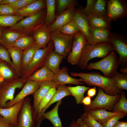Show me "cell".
<instances>
[{
  "mask_svg": "<svg viewBox=\"0 0 127 127\" xmlns=\"http://www.w3.org/2000/svg\"><path fill=\"white\" fill-rule=\"evenodd\" d=\"M70 75L74 77H80L84 83L88 85L98 87L109 95H115L121 93V90L117 87L112 78L102 75L99 72L86 73L71 72Z\"/></svg>",
  "mask_w": 127,
  "mask_h": 127,
  "instance_id": "6da1fadb",
  "label": "cell"
},
{
  "mask_svg": "<svg viewBox=\"0 0 127 127\" xmlns=\"http://www.w3.org/2000/svg\"><path fill=\"white\" fill-rule=\"evenodd\" d=\"M114 51L113 45L110 42H103L94 44L88 43L83 48L77 65L81 69L87 68L89 61L95 58H104Z\"/></svg>",
  "mask_w": 127,
  "mask_h": 127,
  "instance_id": "7a4b0ae2",
  "label": "cell"
},
{
  "mask_svg": "<svg viewBox=\"0 0 127 127\" xmlns=\"http://www.w3.org/2000/svg\"><path fill=\"white\" fill-rule=\"evenodd\" d=\"M46 11V8L43 9L35 15L24 18L13 26L8 28L30 36L45 23Z\"/></svg>",
  "mask_w": 127,
  "mask_h": 127,
  "instance_id": "3957f363",
  "label": "cell"
},
{
  "mask_svg": "<svg viewBox=\"0 0 127 127\" xmlns=\"http://www.w3.org/2000/svg\"><path fill=\"white\" fill-rule=\"evenodd\" d=\"M119 65L117 54L113 51L101 60L95 62H90L86 69L88 70H99L103 73V76L111 78L117 71Z\"/></svg>",
  "mask_w": 127,
  "mask_h": 127,
  "instance_id": "277c9868",
  "label": "cell"
},
{
  "mask_svg": "<svg viewBox=\"0 0 127 127\" xmlns=\"http://www.w3.org/2000/svg\"><path fill=\"white\" fill-rule=\"evenodd\" d=\"M54 49L53 43L51 40L45 48L37 50L30 63L22 71L21 78L26 79L35 71L42 67L44 65L48 55Z\"/></svg>",
  "mask_w": 127,
  "mask_h": 127,
  "instance_id": "5b68a950",
  "label": "cell"
},
{
  "mask_svg": "<svg viewBox=\"0 0 127 127\" xmlns=\"http://www.w3.org/2000/svg\"><path fill=\"white\" fill-rule=\"evenodd\" d=\"M26 81L17 76L4 80L0 86V108H4L6 103L14 98L16 90L23 87Z\"/></svg>",
  "mask_w": 127,
  "mask_h": 127,
  "instance_id": "8992f818",
  "label": "cell"
},
{
  "mask_svg": "<svg viewBox=\"0 0 127 127\" xmlns=\"http://www.w3.org/2000/svg\"><path fill=\"white\" fill-rule=\"evenodd\" d=\"M51 40L54 44V51L63 59L66 58L71 52L74 35L64 34L58 29L51 32Z\"/></svg>",
  "mask_w": 127,
  "mask_h": 127,
  "instance_id": "52a82bcc",
  "label": "cell"
},
{
  "mask_svg": "<svg viewBox=\"0 0 127 127\" xmlns=\"http://www.w3.org/2000/svg\"><path fill=\"white\" fill-rule=\"evenodd\" d=\"M120 96L121 94L115 95L107 94L103 89L99 87L98 94L95 98L91 101L89 105L84 106L83 109L86 112L98 108L111 110L114 104L119 100Z\"/></svg>",
  "mask_w": 127,
  "mask_h": 127,
  "instance_id": "ba28073f",
  "label": "cell"
},
{
  "mask_svg": "<svg viewBox=\"0 0 127 127\" xmlns=\"http://www.w3.org/2000/svg\"><path fill=\"white\" fill-rule=\"evenodd\" d=\"M31 98L26 97L17 116L16 127H35L36 119Z\"/></svg>",
  "mask_w": 127,
  "mask_h": 127,
  "instance_id": "9c48e42d",
  "label": "cell"
},
{
  "mask_svg": "<svg viewBox=\"0 0 127 127\" xmlns=\"http://www.w3.org/2000/svg\"><path fill=\"white\" fill-rule=\"evenodd\" d=\"M106 17L111 23L127 16V3L125 0H108Z\"/></svg>",
  "mask_w": 127,
  "mask_h": 127,
  "instance_id": "30bf717a",
  "label": "cell"
},
{
  "mask_svg": "<svg viewBox=\"0 0 127 127\" xmlns=\"http://www.w3.org/2000/svg\"><path fill=\"white\" fill-rule=\"evenodd\" d=\"M87 43L86 38L80 31L74 35L71 50L67 56V61L72 65H77L83 50Z\"/></svg>",
  "mask_w": 127,
  "mask_h": 127,
  "instance_id": "8fae6325",
  "label": "cell"
},
{
  "mask_svg": "<svg viewBox=\"0 0 127 127\" xmlns=\"http://www.w3.org/2000/svg\"><path fill=\"white\" fill-rule=\"evenodd\" d=\"M110 43L113 45L114 51L119 56V65L122 68L127 67V42L124 36L115 33H111Z\"/></svg>",
  "mask_w": 127,
  "mask_h": 127,
  "instance_id": "7c38bea8",
  "label": "cell"
},
{
  "mask_svg": "<svg viewBox=\"0 0 127 127\" xmlns=\"http://www.w3.org/2000/svg\"><path fill=\"white\" fill-rule=\"evenodd\" d=\"M41 83L27 80L21 90L12 100L8 102L4 108L11 107L17 103L24 99L27 96L33 93L40 87Z\"/></svg>",
  "mask_w": 127,
  "mask_h": 127,
  "instance_id": "4fadbf2b",
  "label": "cell"
},
{
  "mask_svg": "<svg viewBox=\"0 0 127 127\" xmlns=\"http://www.w3.org/2000/svg\"><path fill=\"white\" fill-rule=\"evenodd\" d=\"M77 2L71 5L65 10L58 15L53 23L48 28L51 32L59 28L71 21L73 19L75 12V6Z\"/></svg>",
  "mask_w": 127,
  "mask_h": 127,
  "instance_id": "5bb4252c",
  "label": "cell"
},
{
  "mask_svg": "<svg viewBox=\"0 0 127 127\" xmlns=\"http://www.w3.org/2000/svg\"><path fill=\"white\" fill-rule=\"evenodd\" d=\"M59 85L53 81H47L41 83L39 88L33 94V105L34 116L36 119L38 107L40 103L43 98L47 94L51 88L57 87Z\"/></svg>",
  "mask_w": 127,
  "mask_h": 127,
  "instance_id": "9a60e30c",
  "label": "cell"
},
{
  "mask_svg": "<svg viewBox=\"0 0 127 127\" xmlns=\"http://www.w3.org/2000/svg\"><path fill=\"white\" fill-rule=\"evenodd\" d=\"M24 99L6 108H0V115L14 127H16L19 112L23 104Z\"/></svg>",
  "mask_w": 127,
  "mask_h": 127,
  "instance_id": "2e32d148",
  "label": "cell"
},
{
  "mask_svg": "<svg viewBox=\"0 0 127 127\" xmlns=\"http://www.w3.org/2000/svg\"><path fill=\"white\" fill-rule=\"evenodd\" d=\"M73 20L80 31L86 37L88 43L92 44L89 30V26L87 16L83 13L82 9H78L75 10Z\"/></svg>",
  "mask_w": 127,
  "mask_h": 127,
  "instance_id": "e0dca14e",
  "label": "cell"
},
{
  "mask_svg": "<svg viewBox=\"0 0 127 127\" xmlns=\"http://www.w3.org/2000/svg\"><path fill=\"white\" fill-rule=\"evenodd\" d=\"M53 81L58 85L71 84L78 85L84 83L82 79H76L72 77L68 74V70L66 67H63L54 74Z\"/></svg>",
  "mask_w": 127,
  "mask_h": 127,
  "instance_id": "ac0fdd59",
  "label": "cell"
},
{
  "mask_svg": "<svg viewBox=\"0 0 127 127\" xmlns=\"http://www.w3.org/2000/svg\"><path fill=\"white\" fill-rule=\"evenodd\" d=\"M32 37L36 44L44 48L51 40V32L44 23L34 32Z\"/></svg>",
  "mask_w": 127,
  "mask_h": 127,
  "instance_id": "d6986e66",
  "label": "cell"
},
{
  "mask_svg": "<svg viewBox=\"0 0 127 127\" xmlns=\"http://www.w3.org/2000/svg\"><path fill=\"white\" fill-rule=\"evenodd\" d=\"M92 44L103 42H110L111 33L110 30L105 28L89 27Z\"/></svg>",
  "mask_w": 127,
  "mask_h": 127,
  "instance_id": "ffe728a7",
  "label": "cell"
},
{
  "mask_svg": "<svg viewBox=\"0 0 127 127\" xmlns=\"http://www.w3.org/2000/svg\"><path fill=\"white\" fill-rule=\"evenodd\" d=\"M21 34L8 28H4L1 34L0 45L7 49L13 47L15 43Z\"/></svg>",
  "mask_w": 127,
  "mask_h": 127,
  "instance_id": "44dd1931",
  "label": "cell"
},
{
  "mask_svg": "<svg viewBox=\"0 0 127 127\" xmlns=\"http://www.w3.org/2000/svg\"><path fill=\"white\" fill-rule=\"evenodd\" d=\"M46 7L45 0H36L24 8L19 10L15 16H21L24 17L32 16Z\"/></svg>",
  "mask_w": 127,
  "mask_h": 127,
  "instance_id": "7402d4cb",
  "label": "cell"
},
{
  "mask_svg": "<svg viewBox=\"0 0 127 127\" xmlns=\"http://www.w3.org/2000/svg\"><path fill=\"white\" fill-rule=\"evenodd\" d=\"M57 88L50 100L40 114L36 117V122L43 116L46 111L52 104L55 102L61 100L62 98L66 96L72 95L67 86L65 85H59Z\"/></svg>",
  "mask_w": 127,
  "mask_h": 127,
  "instance_id": "603a6c76",
  "label": "cell"
},
{
  "mask_svg": "<svg viewBox=\"0 0 127 127\" xmlns=\"http://www.w3.org/2000/svg\"><path fill=\"white\" fill-rule=\"evenodd\" d=\"M7 50L12 60V67L17 76L21 77L23 51L14 46L9 48Z\"/></svg>",
  "mask_w": 127,
  "mask_h": 127,
  "instance_id": "cb8c5ba5",
  "label": "cell"
},
{
  "mask_svg": "<svg viewBox=\"0 0 127 127\" xmlns=\"http://www.w3.org/2000/svg\"><path fill=\"white\" fill-rule=\"evenodd\" d=\"M63 59L62 56L52 51L48 55L44 65L55 74L60 69V65Z\"/></svg>",
  "mask_w": 127,
  "mask_h": 127,
  "instance_id": "d4e9b609",
  "label": "cell"
},
{
  "mask_svg": "<svg viewBox=\"0 0 127 127\" xmlns=\"http://www.w3.org/2000/svg\"><path fill=\"white\" fill-rule=\"evenodd\" d=\"M54 74L47 68L44 65L28 77L27 80L42 83L53 81Z\"/></svg>",
  "mask_w": 127,
  "mask_h": 127,
  "instance_id": "484cf974",
  "label": "cell"
},
{
  "mask_svg": "<svg viewBox=\"0 0 127 127\" xmlns=\"http://www.w3.org/2000/svg\"><path fill=\"white\" fill-rule=\"evenodd\" d=\"M87 112L92 118L101 124L107 119L112 117L126 114L123 112H115L109 111L103 108L95 109Z\"/></svg>",
  "mask_w": 127,
  "mask_h": 127,
  "instance_id": "4316f807",
  "label": "cell"
},
{
  "mask_svg": "<svg viewBox=\"0 0 127 127\" xmlns=\"http://www.w3.org/2000/svg\"><path fill=\"white\" fill-rule=\"evenodd\" d=\"M90 27L92 28H106L111 29V23L105 16L91 15L87 16Z\"/></svg>",
  "mask_w": 127,
  "mask_h": 127,
  "instance_id": "83f0119b",
  "label": "cell"
},
{
  "mask_svg": "<svg viewBox=\"0 0 127 127\" xmlns=\"http://www.w3.org/2000/svg\"><path fill=\"white\" fill-rule=\"evenodd\" d=\"M62 103V100L58 101L52 110L45 113L43 115L44 119H48L51 122L54 127H63L58 114L59 107Z\"/></svg>",
  "mask_w": 127,
  "mask_h": 127,
  "instance_id": "f1b7e54d",
  "label": "cell"
},
{
  "mask_svg": "<svg viewBox=\"0 0 127 127\" xmlns=\"http://www.w3.org/2000/svg\"><path fill=\"white\" fill-rule=\"evenodd\" d=\"M45 1L46 11L45 23L49 27L53 23L56 17L55 13L56 0Z\"/></svg>",
  "mask_w": 127,
  "mask_h": 127,
  "instance_id": "f546056e",
  "label": "cell"
},
{
  "mask_svg": "<svg viewBox=\"0 0 127 127\" xmlns=\"http://www.w3.org/2000/svg\"><path fill=\"white\" fill-rule=\"evenodd\" d=\"M41 48L35 44L23 51L21 62L22 71L30 64L37 50Z\"/></svg>",
  "mask_w": 127,
  "mask_h": 127,
  "instance_id": "4dcf8cb0",
  "label": "cell"
},
{
  "mask_svg": "<svg viewBox=\"0 0 127 127\" xmlns=\"http://www.w3.org/2000/svg\"><path fill=\"white\" fill-rule=\"evenodd\" d=\"M35 44V41L32 36L22 34L21 36L15 43L14 46L23 51Z\"/></svg>",
  "mask_w": 127,
  "mask_h": 127,
  "instance_id": "1f68e13d",
  "label": "cell"
},
{
  "mask_svg": "<svg viewBox=\"0 0 127 127\" xmlns=\"http://www.w3.org/2000/svg\"><path fill=\"white\" fill-rule=\"evenodd\" d=\"M72 95L75 98L77 104L81 103L84 98L85 91L90 88L84 86L77 85L75 87H67Z\"/></svg>",
  "mask_w": 127,
  "mask_h": 127,
  "instance_id": "d6a6232c",
  "label": "cell"
},
{
  "mask_svg": "<svg viewBox=\"0 0 127 127\" xmlns=\"http://www.w3.org/2000/svg\"><path fill=\"white\" fill-rule=\"evenodd\" d=\"M108 1L107 0H96L89 15H99L106 17L107 6Z\"/></svg>",
  "mask_w": 127,
  "mask_h": 127,
  "instance_id": "836d02e7",
  "label": "cell"
},
{
  "mask_svg": "<svg viewBox=\"0 0 127 127\" xmlns=\"http://www.w3.org/2000/svg\"><path fill=\"white\" fill-rule=\"evenodd\" d=\"M24 18L17 16L0 15V26L4 28L10 27Z\"/></svg>",
  "mask_w": 127,
  "mask_h": 127,
  "instance_id": "e575fe53",
  "label": "cell"
},
{
  "mask_svg": "<svg viewBox=\"0 0 127 127\" xmlns=\"http://www.w3.org/2000/svg\"><path fill=\"white\" fill-rule=\"evenodd\" d=\"M111 78L119 89L127 90V74L120 73L117 71Z\"/></svg>",
  "mask_w": 127,
  "mask_h": 127,
  "instance_id": "d590c367",
  "label": "cell"
},
{
  "mask_svg": "<svg viewBox=\"0 0 127 127\" xmlns=\"http://www.w3.org/2000/svg\"><path fill=\"white\" fill-rule=\"evenodd\" d=\"M112 109L113 112H123L127 114V100L123 91H122L119 100L114 104Z\"/></svg>",
  "mask_w": 127,
  "mask_h": 127,
  "instance_id": "8d00e7d4",
  "label": "cell"
},
{
  "mask_svg": "<svg viewBox=\"0 0 127 127\" xmlns=\"http://www.w3.org/2000/svg\"><path fill=\"white\" fill-rule=\"evenodd\" d=\"M62 33L68 35H74L80 31L73 20L58 29Z\"/></svg>",
  "mask_w": 127,
  "mask_h": 127,
  "instance_id": "74e56055",
  "label": "cell"
},
{
  "mask_svg": "<svg viewBox=\"0 0 127 127\" xmlns=\"http://www.w3.org/2000/svg\"><path fill=\"white\" fill-rule=\"evenodd\" d=\"M0 75L4 80L10 79L17 77L15 76L11 69L1 60H0Z\"/></svg>",
  "mask_w": 127,
  "mask_h": 127,
  "instance_id": "f35d334b",
  "label": "cell"
},
{
  "mask_svg": "<svg viewBox=\"0 0 127 127\" xmlns=\"http://www.w3.org/2000/svg\"><path fill=\"white\" fill-rule=\"evenodd\" d=\"M56 88L53 87L50 89L47 94L42 99L38 107L37 117L40 114L50 100L56 90Z\"/></svg>",
  "mask_w": 127,
  "mask_h": 127,
  "instance_id": "ab89813d",
  "label": "cell"
},
{
  "mask_svg": "<svg viewBox=\"0 0 127 127\" xmlns=\"http://www.w3.org/2000/svg\"><path fill=\"white\" fill-rule=\"evenodd\" d=\"M19 10L13 8L11 5L6 4H0V15L15 16Z\"/></svg>",
  "mask_w": 127,
  "mask_h": 127,
  "instance_id": "60d3db41",
  "label": "cell"
},
{
  "mask_svg": "<svg viewBox=\"0 0 127 127\" xmlns=\"http://www.w3.org/2000/svg\"><path fill=\"white\" fill-rule=\"evenodd\" d=\"M81 118L87 127H103L101 124L92 118L87 112H85L81 115Z\"/></svg>",
  "mask_w": 127,
  "mask_h": 127,
  "instance_id": "b9f144b4",
  "label": "cell"
},
{
  "mask_svg": "<svg viewBox=\"0 0 127 127\" xmlns=\"http://www.w3.org/2000/svg\"><path fill=\"white\" fill-rule=\"evenodd\" d=\"M58 15L67 9L71 5L77 2L74 0H57Z\"/></svg>",
  "mask_w": 127,
  "mask_h": 127,
  "instance_id": "7bdbcfd3",
  "label": "cell"
},
{
  "mask_svg": "<svg viewBox=\"0 0 127 127\" xmlns=\"http://www.w3.org/2000/svg\"><path fill=\"white\" fill-rule=\"evenodd\" d=\"M127 114H124L112 117L106 120L101 125L103 127H113L118 121L126 116Z\"/></svg>",
  "mask_w": 127,
  "mask_h": 127,
  "instance_id": "ee69618b",
  "label": "cell"
},
{
  "mask_svg": "<svg viewBox=\"0 0 127 127\" xmlns=\"http://www.w3.org/2000/svg\"><path fill=\"white\" fill-rule=\"evenodd\" d=\"M36 0H16L11 4L13 8L19 10L22 9Z\"/></svg>",
  "mask_w": 127,
  "mask_h": 127,
  "instance_id": "f6af8a7d",
  "label": "cell"
},
{
  "mask_svg": "<svg viewBox=\"0 0 127 127\" xmlns=\"http://www.w3.org/2000/svg\"><path fill=\"white\" fill-rule=\"evenodd\" d=\"M0 60L7 63L12 67V61L7 49L1 45H0Z\"/></svg>",
  "mask_w": 127,
  "mask_h": 127,
  "instance_id": "bcb514c9",
  "label": "cell"
},
{
  "mask_svg": "<svg viewBox=\"0 0 127 127\" xmlns=\"http://www.w3.org/2000/svg\"><path fill=\"white\" fill-rule=\"evenodd\" d=\"M96 1V0H87L85 7L82 9L83 13L86 16L90 15Z\"/></svg>",
  "mask_w": 127,
  "mask_h": 127,
  "instance_id": "7dc6e473",
  "label": "cell"
},
{
  "mask_svg": "<svg viewBox=\"0 0 127 127\" xmlns=\"http://www.w3.org/2000/svg\"><path fill=\"white\" fill-rule=\"evenodd\" d=\"M0 127H14L0 115Z\"/></svg>",
  "mask_w": 127,
  "mask_h": 127,
  "instance_id": "c3c4849f",
  "label": "cell"
},
{
  "mask_svg": "<svg viewBox=\"0 0 127 127\" xmlns=\"http://www.w3.org/2000/svg\"><path fill=\"white\" fill-rule=\"evenodd\" d=\"M96 89L95 87L93 88H90L87 91V96L92 97L94 96L96 94Z\"/></svg>",
  "mask_w": 127,
  "mask_h": 127,
  "instance_id": "681fc988",
  "label": "cell"
},
{
  "mask_svg": "<svg viewBox=\"0 0 127 127\" xmlns=\"http://www.w3.org/2000/svg\"><path fill=\"white\" fill-rule=\"evenodd\" d=\"M91 97L87 96L83 98L80 103H83L84 106H88L91 104Z\"/></svg>",
  "mask_w": 127,
  "mask_h": 127,
  "instance_id": "f907efd6",
  "label": "cell"
},
{
  "mask_svg": "<svg viewBox=\"0 0 127 127\" xmlns=\"http://www.w3.org/2000/svg\"><path fill=\"white\" fill-rule=\"evenodd\" d=\"M113 127H127V122L118 121Z\"/></svg>",
  "mask_w": 127,
  "mask_h": 127,
  "instance_id": "816d5d0a",
  "label": "cell"
},
{
  "mask_svg": "<svg viewBox=\"0 0 127 127\" xmlns=\"http://www.w3.org/2000/svg\"><path fill=\"white\" fill-rule=\"evenodd\" d=\"M76 122L80 127H87L85 123L81 118L78 119Z\"/></svg>",
  "mask_w": 127,
  "mask_h": 127,
  "instance_id": "f5cc1de1",
  "label": "cell"
},
{
  "mask_svg": "<svg viewBox=\"0 0 127 127\" xmlns=\"http://www.w3.org/2000/svg\"><path fill=\"white\" fill-rule=\"evenodd\" d=\"M16 0H2L0 3V4H6L11 5Z\"/></svg>",
  "mask_w": 127,
  "mask_h": 127,
  "instance_id": "db71d44e",
  "label": "cell"
},
{
  "mask_svg": "<svg viewBox=\"0 0 127 127\" xmlns=\"http://www.w3.org/2000/svg\"><path fill=\"white\" fill-rule=\"evenodd\" d=\"M44 119L43 116L40 118L36 122V127H40L42 121Z\"/></svg>",
  "mask_w": 127,
  "mask_h": 127,
  "instance_id": "11a10c76",
  "label": "cell"
},
{
  "mask_svg": "<svg viewBox=\"0 0 127 127\" xmlns=\"http://www.w3.org/2000/svg\"><path fill=\"white\" fill-rule=\"evenodd\" d=\"M69 127H80L79 125L77 123L76 121L74 120L72 121Z\"/></svg>",
  "mask_w": 127,
  "mask_h": 127,
  "instance_id": "9f6ffc18",
  "label": "cell"
},
{
  "mask_svg": "<svg viewBox=\"0 0 127 127\" xmlns=\"http://www.w3.org/2000/svg\"><path fill=\"white\" fill-rule=\"evenodd\" d=\"M119 71L123 73L127 74V67L122 68L120 69Z\"/></svg>",
  "mask_w": 127,
  "mask_h": 127,
  "instance_id": "6f0895ef",
  "label": "cell"
},
{
  "mask_svg": "<svg viewBox=\"0 0 127 127\" xmlns=\"http://www.w3.org/2000/svg\"><path fill=\"white\" fill-rule=\"evenodd\" d=\"M4 28L0 26V45L1 43V36L2 31Z\"/></svg>",
  "mask_w": 127,
  "mask_h": 127,
  "instance_id": "680465c9",
  "label": "cell"
},
{
  "mask_svg": "<svg viewBox=\"0 0 127 127\" xmlns=\"http://www.w3.org/2000/svg\"><path fill=\"white\" fill-rule=\"evenodd\" d=\"M4 80L0 75V86L3 83Z\"/></svg>",
  "mask_w": 127,
  "mask_h": 127,
  "instance_id": "91938a15",
  "label": "cell"
},
{
  "mask_svg": "<svg viewBox=\"0 0 127 127\" xmlns=\"http://www.w3.org/2000/svg\"><path fill=\"white\" fill-rule=\"evenodd\" d=\"M1 1H2V0H0V3L1 2Z\"/></svg>",
  "mask_w": 127,
  "mask_h": 127,
  "instance_id": "94428289",
  "label": "cell"
},
{
  "mask_svg": "<svg viewBox=\"0 0 127 127\" xmlns=\"http://www.w3.org/2000/svg\"></svg>",
  "mask_w": 127,
  "mask_h": 127,
  "instance_id": "6125c7cd",
  "label": "cell"
}]
</instances>
